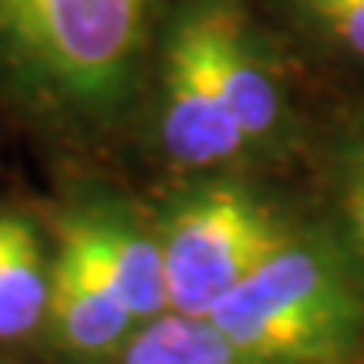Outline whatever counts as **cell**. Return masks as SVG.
<instances>
[{
	"label": "cell",
	"instance_id": "10",
	"mask_svg": "<svg viewBox=\"0 0 364 364\" xmlns=\"http://www.w3.org/2000/svg\"><path fill=\"white\" fill-rule=\"evenodd\" d=\"M324 189L331 206V233L364 284V115L341 125L324 149Z\"/></svg>",
	"mask_w": 364,
	"mask_h": 364
},
{
	"label": "cell",
	"instance_id": "3",
	"mask_svg": "<svg viewBox=\"0 0 364 364\" xmlns=\"http://www.w3.org/2000/svg\"><path fill=\"white\" fill-rule=\"evenodd\" d=\"M300 223L243 179H206L169 203L159 220L169 311L209 317Z\"/></svg>",
	"mask_w": 364,
	"mask_h": 364
},
{
	"label": "cell",
	"instance_id": "4",
	"mask_svg": "<svg viewBox=\"0 0 364 364\" xmlns=\"http://www.w3.org/2000/svg\"><path fill=\"white\" fill-rule=\"evenodd\" d=\"M159 135L169 159L186 169H223L253 156L216 85L193 4L176 17L166 41Z\"/></svg>",
	"mask_w": 364,
	"mask_h": 364
},
{
	"label": "cell",
	"instance_id": "7",
	"mask_svg": "<svg viewBox=\"0 0 364 364\" xmlns=\"http://www.w3.org/2000/svg\"><path fill=\"white\" fill-rule=\"evenodd\" d=\"M61 233L88 250V257L102 267L108 284L115 287L122 304L135 317V324H145L169 311L159 236L152 230H142L125 209L85 206L68 216Z\"/></svg>",
	"mask_w": 364,
	"mask_h": 364
},
{
	"label": "cell",
	"instance_id": "2",
	"mask_svg": "<svg viewBox=\"0 0 364 364\" xmlns=\"http://www.w3.org/2000/svg\"><path fill=\"white\" fill-rule=\"evenodd\" d=\"M152 0H0V58L31 88L102 118L129 98Z\"/></svg>",
	"mask_w": 364,
	"mask_h": 364
},
{
	"label": "cell",
	"instance_id": "11",
	"mask_svg": "<svg viewBox=\"0 0 364 364\" xmlns=\"http://www.w3.org/2000/svg\"><path fill=\"white\" fill-rule=\"evenodd\" d=\"M294 4L327 44L364 61V0H294Z\"/></svg>",
	"mask_w": 364,
	"mask_h": 364
},
{
	"label": "cell",
	"instance_id": "5",
	"mask_svg": "<svg viewBox=\"0 0 364 364\" xmlns=\"http://www.w3.org/2000/svg\"><path fill=\"white\" fill-rule=\"evenodd\" d=\"M209 65L226 108L243 129L253 156H277L294 142V105L270 48L250 24L240 0H193Z\"/></svg>",
	"mask_w": 364,
	"mask_h": 364
},
{
	"label": "cell",
	"instance_id": "9",
	"mask_svg": "<svg viewBox=\"0 0 364 364\" xmlns=\"http://www.w3.org/2000/svg\"><path fill=\"white\" fill-rule=\"evenodd\" d=\"M108 364H253L209 317L166 311L132 331Z\"/></svg>",
	"mask_w": 364,
	"mask_h": 364
},
{
	"label": "cell",
	"instance_id": "1",
	"mask_svg": "<svg viewBox=\"0 0 364 364\" xmlns=\"http://www.w3.org/2000/svg\"><path fill=\"white\" fill-rule=\"evenodd\" d=\"M209 321L253 364H364V284L331 226L300 223Z\"/></svg>",
	"mask_w": 364,
	"mask_h": 364
},
{
	"label": "cell",
	"instance_id": "8",
	"mask_svg": "<svg viewBox=\"0 0 364 364\" xmlns=\"http://www.w3.org/2000/svg\"><path fill=\"white\" fill-rule=\"evenodd\" d=\"M51 267L34 223L0 209V341L27 338L44 324Z\"/></svg>",
	"mask_w": 364,
	"mask_h": 364
},
{
	"label": "cell",
	"instance_id": "6",
	"mask_svg": "<svg viewBox=\"0 0 364 364\" xmlns=\"http://www.w3.org/2000/svg\"><path fill=\"white\" fill-rule=\"evenodd\" d=\"M44 324L54 348L75 361H112L139 327L102 267L65 233L58 260L51 263V297Z\"/></svg>",
	"mask_w": 364,
	"mask_h": 364
}]
</instances>
